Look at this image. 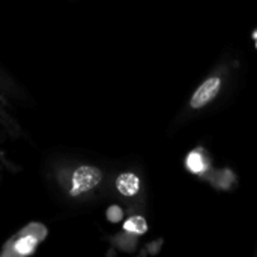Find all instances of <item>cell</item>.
I'll return each instance as SVG.
<instances>
[{
    "instance_id": "1",
    "label": "cell",
    "mask_w": 257,
    "mask_h": 257,
    "mask_svg": "<svg viewBox=\"0 0 257 257\" xmlns=\"http://www.w3.org/2000/svg\"><path fill=\"white\" fill-rule=\"evenodd\" d=\"M47 233H48V230H47V227L44 224L32 223V224L26 226L24 229H21L15 236H12L6 242V245H5V248L2 251V256H29V254L35 253L39 242H42L45 239Z\"/></svg>"
},
{
    "instance_id": "2",
    "label": "cell",
    "mask_w": 257,
    "mask_h": 257,
    "mask_svg": "<svg viewBox=\"0 0 257 257\" xmlns=\"http://www.w3.org/2000/svg\"><path fill=\"white\" fill-rule=\"evenodd\" d=\"M229 77V68L227 65L218 66L212 74L208 75V78L197 86V89L193 92L188 107L191 110H202L206 105H209L215 98L220 95V92L224 87V83Z\"/></svg>"
},
{
    "instance_id": "3",
    "label": "cell",
    "mask_w": 257,
    "mask_h": 257,
    "mask_svg": "<svg viewBox=\"0 0 257 257\" xmlns=\"http://www.w3.org/2000/svg\"><path fill=\"white\" fill-rule=\"evenodd\" d=\"M101 179H102V173L99 169L92 167V166H81L72 173L69 193L74 197L81 196V194L93 190L96 185H99Z\"/></svg>"
},
{
    "instance_id": "4",
    "label": "cell",
    "mask_w": 257,
    "mask_h": 257,
    "mask_svg": "<svg viewBox=\"0 0 257 257\" xmlns=\"http://www.w3.org/2000/svg\"><path fill=\"white\" fill-rule=\"evenodd\" d=\"M116 188L117 191L125 196V197H134L140 193V188H142V182H140V178L133 173V172H126V173H122L117 176L116 179Z\"/></svg>"
},
{
    "instance_id": "5",
    "label": "cell",
    "mask_w": 257,
    "mask_h": 257,
    "mask_svg": "<svg viewBox=\"0 0 257 257\" xmlns=\"http://www.w3.org/2000/svg\"><path fill=\"white\" fill-rule=\"evenodd\" d=\"M123 230L130 235H134V236H140L143 233L148 232V223L143 217L140 215H134L131 218H128L125 223H123Z\"/></svg>"
},
{
    "instance_id": "6",
    "label": "cell",
    "mask_w": 257,
    "mask_h": 257,
    "mask_svg": "<svg viewBox=\"0 0 257 257\" xmlns=\"http://www.w3.org/2000/svg\"><path fill=\"white\" fill-rule=\"evenodd\" d=\"M107 218L111 221V223H119V221H122V218H123V211H122V208H119V206H116V205H113V206H110L108 209H107Z\"/></svg>"
}]
</instances>
